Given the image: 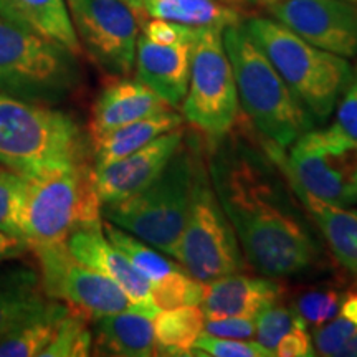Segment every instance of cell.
<instances>
[{"label":"cell","mask_w":357,"mask_h":357,"mask_svg":"<svg viewBox=\"0 0 357 357\" xmlns=\"http://www.w3.org/2000/svg\"><path fill=\"white\" fill-rule=\"evenodd\" d=\"M86 162L82 129L63 111L0 91V164L26 178Z\"/></svg>","instance_id":"3"},{"label":"cell","mask_w":357,"mask_h":357,"mask_svg":"<svg viewBox=\"0 0 357 357\" xmlns=\"http://www.w3.org/2000/svg\"><path fill=\"white\" fill-rule=\"evenodd\" d=\"M29 178L8 167H0V231L22 238V205Z\"/></svg>","instance_id":"29"},{"label":"cell","mask_w":357,"mask_h":357,"mask_svg":"<svg viewBox=\"0 0 357 357\" xmlns=\"http://www.w3.org/2000/svg\"><path fill=\"white\" fill-rule=\"evenodd\" d=\"M33 253L38 258L43 293L52 300L65 303L91 321L114 312H139L113 280L77 260L66 243L37 248Z\"/></svg>","instance_id":"11"},{"label":"cell","mask_w":357,"mask_h":357,"mask_svg":"<svg viewBox=\"0 0 357 357\" xmlns=\"http://www.w3.org/2000/svg\"><path fill=\"white\" fill-rule=\"evenodd\" d=\"M243 26L312 118L326 121L351 79L349 61L307 43L275 19L252 17Z\"/></svg>","instance_id":"4"},{"label":"cell","mask_w":357,"mask_h":357,"mask_svg":"<svg viewBox=\"0 0 357 357\" xmlns=\"http://www.w3.org/2000/svg\"><path fill=\"white\" fill-rule=\"evenodd\" d=\"M197 26H187L169 22L162 19H153L142 24V35L149 38L151 42L160 45H172L181 42V40L192 38L195 35Z\"/></svg>","instance_id":"35"},{"label":"cell","mask_w":357,"mask_h":357,"mask_svg":"<svg viewBox=\"0 0 357 357\" xmlns=\"http://www.w3.org/2000/svg\"><path fill=\"white\" fill-rule=\"evenodd\" d=\"M281 171L324 202L357 204V139L339 124L310 129L291 144L289 154L270 141Z\"/></svg>","instance_id":"8"},{"label":"cell","mask_w":357,"mask_h":357,"mask_svg":"<svg viewBox=\"0 0 357 357\" xmlns=\"http://www.w3.org/2000/svg\"><path fill=\"white\" fill-rule=\"evenodd\" d=\"M66 247L77 260L113 280L131 298L141 314L151 319L158 316L159 310L151 298L149 283L121 250L109 242L102 231V222L73 231L66 240Z\"/></svg>","instance_id":"16"},{"label":"cell","mask_w":357,"mask_h":357,"mask_svg":"<svg viewBox=\"0 0 357 357\" xmlns=\"http://www.w3.org/2000/svg\"><path fill=\"white\" fill-rule=\"evenodd\" d=\"M194 40L195 35L172 45H160L151 42L144 35L137 38L136 77L171 108H181L187 95Z\"/></svg>","instance_id":"17"},{"label":"cell","mask_w":357,"mask_h":357,"mask_svg":"<svg viewBox=\"0 0 357 357\" xmlns=\"http://www.w3.org/2000/svg\"><path fill=\"white\" fill-rule=\"evenodd\" d=\"M146 13L187 26L225 29L242 22V12L218 0H144Z\"/></svg>","instance_id":"26"},{"label":"cell","mask_w":357,"mask_h":357,"mask_svg":"<svg viewBox=\"0 0 357 357\" xmlns=\"http://www.w3.org/2000/svg\"><path fill=\"white\" fill-rule=\"evenodd\" d=\"M101 222L93 167L73 164L29 178L22 205V238L30 250L66 243L82 227Z\"/></svg>","instance_id":"6"},{"label":"cell","mask_w":357,"mask_h":357,"mask_svg":"<svg viewBox=\"0 0 357 357\" xmlns=\"http://www.w3.org/2000/svg\"><path fill=\"white\" fill-rule=\"evenodd\" d=\"M238 93V102L263 139L289 147L314 128L316 119L250 37L242 22L222 30Z\"/></svg>","instance_id":"2"},{"label":"cell","mask_w":357,"mask_h":357,"mask_svg":"<svg viewBox=\"0 0 357 357\" xmlns=\"http://www.w3.org/2000/svg\"><path fill=\"white\" fill-rule=\"evenodd\" d=\"M190 356L271 357L273 352L265 349L258 342H250V339H223L202 333L194 342Z\"/></svg>","instance_id":"32"},{"label":"cell","mask_w":357,"mask_h":357,"mask_svg":"<svg viewBox=\"0 0 357 357\" xmlns=\"http://www.w3.org/2000/svg\"><path fill=\"white\" fill-rule=\"evenodd\" d=\"M182 123L184 118L174 109H169L91 137L93 167H105L114 160L126 158L149 144L155 137L182 126Z\"/></svg>","instance_id":"23"},{"label":"cell","mask_w":357,"mask_h":357,"mask_svg":"<svg viewBox=\"0 0 357 357\" xmlns=\"http://www.w3.org/2000/svg\"><path fill=\"white\" fill-rule=\"evenodd\" d=\"M356 331V323H352L346 316L337 314L336 318L316 328L314 336H312L314 352L319 356H337V352Z\"/></svg>","instance_id":"33"},{"label":"cell","mask_w":357,"mask_h":357,"mask_svg":"<svg viewBox=\"0 0 357 357\" xmlns=\"http://www.w3.org/2000/svg\"><path fill=\"white\" fill-rule=\"evenodd\" d=\"M174 109L139 79L116 77L102 88L91 109V137Z\"/></svg>","instance_id":"19"},{"label":"cell","mask_w":357,"mask_h":357,"mask_svg":"<svg viewBox=\"0 0 357 357\" xmlns=\"http://www.w3.org/2000/svg\"><path fill=\"white\" fill-rule=\"evenodd\" d=\"M266 10L321 50L344 58L357 56V3L349 0H278Z\"/></svg>","instance_id":"13"},{"label":"cell","mask_w":357,"mask_h":357,"mask_svg":"<svg viewBox=\"0 0 357 357\" xmlns=\"http://www.w3.org/2000/svg\"><path fill=\"white\" fill-rule=\"evenodd\" d=\"M278 357H306L316 356L312 337L307 334V326H300L284 334L275 349Z\"/></svg>","instance_id":"37"},{"label":"cell","mask_w":357,"mask_h":357,"mask_svg":"<svg viewBox=\"0 0 357 357\" xmlns=\"http://www.w3.org/2000/svg\"><path fill=\"white\" fill-rule=\"evenodd\" d=\"M199 144L184 137L153 184L121 202L101 205V218L171 257L189 212Z\"/></svg>","instance_id":"5"},{"label":"cell","mask_w":357,"mask_h":357,"mask_svg":"<svg viewBox=\"0 0 357 357\" xmlns=\"http://www.w3.org/2000/svg\"><path fill=\"white\" fill-rule=\"evenodd\" d=\"M341 357H357V331L349 337V341L342 346V349L337 352Z\"/></svg>","instance_id":"40"},{"label":"cell","mask_w":357,"mask_h":357,"mask_svg":"<svg viewBox=\"0 0 357 357\" xmlns=\"http://www.w3.org/2000/svg\"><path fill=\"white\" fill-rule=\"evenodd\" d=\"M229 134L208 139L207 166L248 266L270 278L318 268L323 248L294 202L270 141L257 147L240 131Z\"/></svg>","instance_id":"1"},{"label":"cell","mask_w":357,"mask_h":357,"mask_svg":"<svg viewBox=\"0 0 357 357\" xmlns=\"http://www.w3.org/2000/svg\"><path fill=\"white\" fill-rule=\"evenodd\" d=\"M91 319L82 312L70 310L61 321L53 341L42 352V357H84L91 354Z\"/></svg>","instance_id":"28"},{"label":"cell","mask_w":357,"mask_h":357,"mask_svg":"<svg viewBox=\"0 0 357 357\" xmlns=\"http://www.w3.org/2000/svg\"><path fill=\"white\" fill-rule=\"evenodd\" d=\"M93 352L96 356H155L153 319L134 311L114 312L91 321Z\"/></svg>","instance_id":"22"},{"label":"cell","mask_w":357,"mask_h":357,"mask_svg":"<svg viewBox=\"0 0 357 357\" xmlns=\"http://www.w3.org/2000/svg\"><path fill=\"white\" fill-rule=\"evenodd\" d=\"M77 73L73 53L0 17V91L48 105L75 86Z\"/></svg>","instance_id":"9"},{"label":"cell","mask_w":357,"mask_h":357,"mask_svg":"<svg viewBox=\"0 0 357 357\" xmlns=\"http://www.w3.org/2000/svg\"><path fill=\"white\" fill-rule=\"evenodd\" d=\"M284 176L301 207L310 213L311 220L319 229L336 261L357 280V211L324 202L296 184L288 174Z\"/></svg>","instance_id":"20"},{"label":"cell","mask_w":357,"mask_h":357,"mask_svg":"<svg viewBox=\"0 0 357 357\" xmlns=\"http://www.w3.org/2000/svg\"><path fill=\"white\" fill-rule=\"evenodd\" d=\"M171 257L200 283L250 268L234 227L213 190L202 144H199L195 158L187 220Z\"/></svg>","instance_id":"7"},{"label":"cell","mask_w":357,"mask_h":357,"mask_svg":"<svg viewBox=\"0 0 357 357\" xmlns=\"http://www.w3.org/2000/svg\"><path fill=\"white\" fill-rule=\"evenodd\" d=\"M121 2L126 3V6L131 8V10L136 13L137 22L142 25L147 20V13L144 8V0H121Z\"/></svg>","instance_id":"39"},{"label":"cell","mask_w":357,"mask_h":357,"mask_svg":"<svg viewBox=\"0 0 357 357\" xmlns=\"http://www.w3.org/2000/svg\"><path fill=\"white\" fill-rule=\"evenodd\" d=\"M184 137L185 129L178 126L126 158L105 167H93V181L101 205L121 202L153 184L177 153Z\"/></svg>","instance_id":"15"},{"label":"cell","mask_w":357,"mask_h":357,"mask_svg":"<svg viewBox=\"0 0 357 357\" xmlns=\"http://www.w3.org/2000/svg\"><path fill=\"white\" fill-rule=\"evenodd\" d=\"M336 123L357 139V63L352 66L349 83L339 98Z\"/></svg>","instance_id":"36"},{"label":"cell","mask_w":357,"mask_h":357,"mask_svg":"<svg viewBox=\"0 0 357 357\" xmlns=\"http://www.w3.org/2000/svg\"><path fill=\"white\" fill-rule=\"evenodd\" d=\"M102 231L147 280L151 298L159 311L200 305L204 283L190 276L181 265L108 220L102 222Z\"/></svg>","instance_id":"14"},{"label":"cell","mask_w":357,"mask_h":357,"mask_svg":"<svg viewBox=\"0 0 357 357\" xmlns=\"http://www.w3.org/2000/svg\"><path fill=\"white\" fill-rule=\"evenodd\" d=\"M47 301L48 296L43 293L40 275L33 270H0V339L37 312Z\"/></svg>","instance_id":"24"},{"label":"cell","mask_w":357,"mask_h":357,"mask_svg":"<svg viewBox=\"0 0 357 357\" xmlns=\"http://www.w3.org/2000/svg\"><path fill=\"white\" fill-rule=\"evenodd\" d=\"M236 2H238V8L242 10V8H247V7L266 8L268 6H271V3L278 2V0H236ZM349 2L357 3V0H349Z\"/></svg>","instance_id":"41"},{"label":"cell","mask_w":357,"mask_h":357,"mask_svg":"<svg viewBox=\"0 0 357 357\" xmlns=\"http://www.w3.org/2000/svg\"><path fill=\"white\" fill-rule=\"evenodd\" d=\"M283 294L284 288L270 276L231 273L204 283L200 307L205 319L229 316L257 318L266 306L283 300Z\"/></svg>","instance_id":"18"},{"label":"cell","mask_w":357,"mask_h":357,"mask_svg":"<svg viewBox=\"0 0 357 357\" xmlns=\"http://www.w3.org/2000/svg\"><path fill=\"white\" fill-rule=\"evenodd\" d=\"M222 30L199 26L192 48L187 95L182 101L184 119L208 139L225 136L238 121L240 102Z\"/></svg>","instance_id":"10"},{"label":"cell","mask_w":357,"mask_h":357,"mask_svg":"<svg viewBox=\"0 0 357 357\" xmlns=\"http://www.w3.org/2000/svg\"><path fill=\"white\" fill-rule=\"evenodd\" d=\"M0 17L60 45L75 56L82 55L66 0H0Z\"/></svg>","instance_id":"21"},{"label":"cell","mask_w":357,"mask_h":357,"mask_svg":"<svg viewBox=\"0 0 357 357\" xmlns=\"http://www.w3.org/2000/svg\"><path fill=\"white\" fill-rule=\"evenodd\" d=\"M202 333L223 339H252L257 333V321L248 316L205 319Z\"/></svg>","instance_id":"34"},{"label":"cell","mask_w":357,"mask_h":357,"mask_svg":"<svg viewBox=\"0 0 357 357\" xmlns=\"http://www.w3.org/2000/svg\"><path fill=\"white\" fill-rule=\"evenodd\" d=\"M70 310L71 307L65 303L48 298L37 312L0 339V357L42 356Z\"/></svg>","instance_id":"25"},{"label":"cell","mask_w":357,"mask_h":357,"mask_svg":"<svg viewBox=\"0 0 357 357\" xmlns=\"http://www.w3.org/2000/svg\"><path fill=\"white\" fill-rule=\"evenodd\" d=\"M342 296L336 288H310L294 298L291 307L306 324L318 326L336 318L341 311Z\"/></svg>","instance_id":"30"},{"label":"cell","mask_w":357,"mask_h":357,"mask_svg":"<svg viewBox=\"0 0 357 357\" xmlns=\"http://www.w3.org/2000/svg\"><path fill=\"white\" fill-rule=\"evenodd\" d=\"M257 342L265 349L271 351L275 356V349L278 346L280 339L284 334L300 326H307L300 316L294 312L291 306L281 305V301L266 306L257 314Z\"/></svg>","instance_id":"31"},{"label":"cell","mask_w":357,"mask_h":357,"mask_svg":"<svg viewBox=\"0 0 357 357\" xmlns=\"http://www.w3.org/2000/svg\"><path fill=\"white\" fill-rule=\"evenodd\" d=\"M30 247L24 238L0 231V263L25 255Z\"/></svg>","instance_id":"38"},{"label":"cell","mask_w":357,"mask_h":357,"mask_svg":"<svg viewBox=\"0 0 357 357\" xmlns=\"http://www.w3.org/2000/svg\"><path fill=\"white\" fill-rule=\"evenodd\" d=\"M218 2H222V3H225V6H230V7L236 8V10H240L238 2H236V0H218Z\"/></svg>","instance_id":"42"},{"label":"cell","mask_w":357,"mask_h":357,"mask_svg":"<svg viewBox=\"0 0 357 357\" xmlns=\"http://www.w3.org/2000/svg\"><path fill=\"white\" fill-rule=\"evenodd\" d=\"M66 6L89 58L113 77L131 75L139 38L136 13L121 0H66Z\"/></svg>","instance_id":"12"},{"label":"cell","mask_w":357,"mask_h":357,"mask_svg":"<svg viewBox=\"0 0 357 357\" xmlns=\"http://www.w3.org/2000/svg\"><path fill=\"white\" fill-rule=\"evenodd\" d=\"M153 323L155 356H190L204 331L205 314L200 305H187L159 311Z\"/></svg>","instance_id":"27"}]
</instances>
